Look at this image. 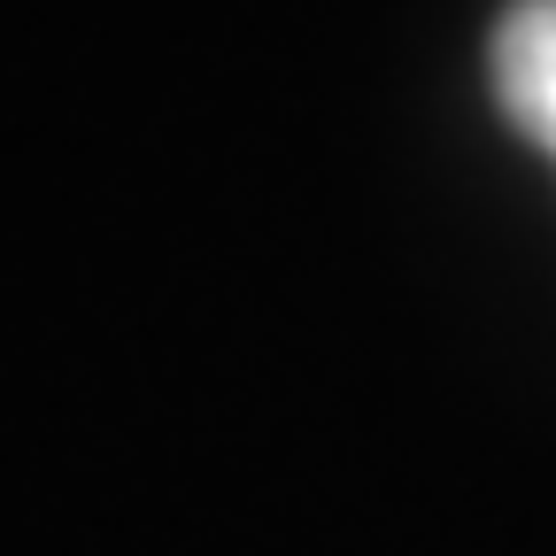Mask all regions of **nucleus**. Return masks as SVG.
<instances>
[{"label":"nucleus","mask_w":556,"mask_h":556,"mask_svg":"<svg viewBox=\"0 0 556 556\" xmlns=\"http://www.w3.org/2000/svg\"><path fill=\"white\" fill-rule=\"evenodd\" d=\"M503 116L556 163V0H518L486 47Z\"/></svg>","instance_id":"f257e3e1"}]
</instances>
